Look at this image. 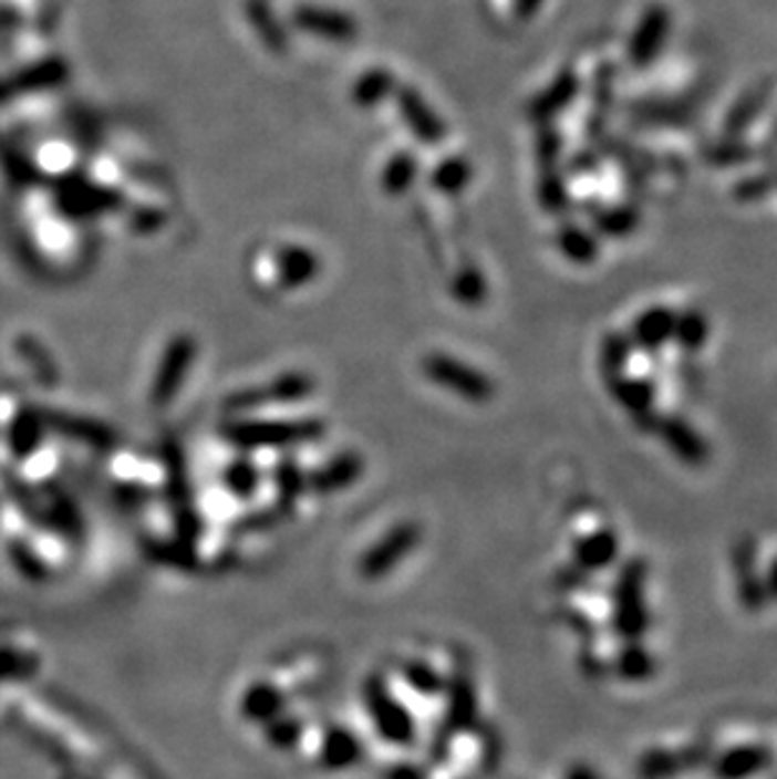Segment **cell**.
<instances>
[{"label":"cell","mask_w":777,"mask_h":779,"mask_svg":"<svg viewBox=\"0 0 777 779\" xmlns=\"http://www.w3.org/2000/svg\"><path fill=\"white\" fill-rule=\"evenodd\" d=\"M646 565L641 558L629 560L613 588V631L623 641H639L649 629V611L644 603Z\"/></svg>","instance_id":"cell-1"},{"label":"cell","mask_w":777,"mask_h":779,"mask_svg":"<svg viewBox=\"0 0 777 779\" xmlns=\"http://www.w3.org/2000/svg\"><path fill=\"white\" fill-rule=\"evenodd\" d=\"M669 29H672V13L664 6H649L641 21L636 23L629 41V61L634 69H646L662 53Z\"/></svg>","instance_id":"cell-2"},{"label":"cell","mask_w":777,"mask_h":779,"mask_svg":"<svg viewBox=\"0 0 777 779\" xmlns=\"http://www.w3.org/2000/svg\"><path fill=\"white\" fill-rule=\"evenodd\" d=\"M611 396L617 398V404L623 412H629L634 416V422L641 429H654L656 427V416H654V396L656 388L646 378H634V376H613L607 378Z\"/></svg>","instance_id":"cell-3"},{"label":"cell","mask_w":777,"mask_h":779,"mask_svg":"<svg viewBox=\"0 0 777 779\" xmlns=\"http://www.w3.org/2000/svg\"><path fill=\"white\" fill-rule=\"evenodd\" d=\"M704 762H709V747L697 745L686 749H652L646 755H641L636 772L641 779H666L686 769H694Z\"/></svg>","instance_id":"cell-4"},{"label":"cell","mask_w":777,"mask_h":779,"mask_svg":"<svg viewBox=\"0 0 777 779\" xmlns=\"http://www.w3.org/2000/svg\"><path fill=\"white\" fill-rule=\"evenodd\" d=\"M654 432H659L662 442L674 451L676 459L684 461V465L702 467L704 461L709 459L707 442H704L690 424L680 419V416H662V419H656Z\"/></svg>","instance_id":"cell-5"},{"label":"cell","mask_w":777,"mask_h":779,"mask_svg":"<svg viewBox=\"0 0 777 779\" xmlns=\"http://www.w3.org/2000/svg\"><path fill=\"white\" fill-rule=\"evenodd\" d=\"M773 94H775L773 79H763V81H757L753 89H747V92L739 96L735 104H732V108L725 116V124H722L725 137H743L749 126L760 120L765 108L770 106Z\"/></svg>","instance_id":"cell-6"},{"label":"cell","mask_w":777,"mask_h":779,"mask_svg":"<svg viewBox=\"0 0 777 779\" xmlns=\"http://www.w3.org/2000/svg\"><path fill=\"white\" fill-rule=\"evenodd\" d=\"M674 321L676 311L666 305L646 308L644 313H639V319L631 325V343L641 351H659L664 343L674 336Z\"/></svg>","instance_id":"cell-7"},{"label":"cell","mask_w":777,"mask_h":779,"mask_svg":"<svg viewBox=\"0 0 777 779\" xmlns=\"http://www.w3.org/2000/svg\"><path fill=\"white\" fill-rule=\"evenodd\" d=\"M770 751L760 745L735 747L712 759V775L717 779H747L770 767Z\"/></svg>","instance_id":"cell-8"},{"label":"cell","mask_w":777,"mask_h":779,"mask_svg":"<svg viewBox=\"0 0 777 779\" xmlns=\"http://www.w3.org/2000/svg\"><path fill=\"white\" fill-rule=\"evenodd\" d=\"M578 89H581V84H578V76L573 71H560L553 84L532 98V104L528 106V114L538 122L553 120V116H558L563 108H568L576 102Z\"/></svg>","instance_id":"cell-9"},{"label":"cell","mask_w":777,"mask_h":779,"mask_svg":"<svg viewBox=\"0 0 777 779\" xmlns=\"http://www.w3.org/2000/svg\"><path fill=\"white\" fill-rule=\"evenodd\" d=\"M735 578H737V593L739 601L747 611H760L767 603V591L765 583L760 581L755 568V552L749 542H743L735 550Z\"/></svg>","instance_id":"cell-10"},{"label":"cell","mask_w":777,"mask_h":779,"mask_svg":"<svg viewBox=\"0 0 777 779\" xmlns=\"http://www.w3.org/2000/svg\"><path fill=\"white\" fill-rule=\"evenodd\" d=\"M556 245L558 250L563 252L566 260L576 262V266H591L599 258V235L593 230H586L576 222L560 225V230L556 232Z\"/></svg>","instance_id":"cell-11"},{"label":"cell","mask_w":777,"mask_h":779,"mask_svg":"<svg viewBox=\"0 0 777 779\" xmlns=\"http://www.w3.org/2000/svg\"><path fill=\"white\" fill-rule=\"evenodd\" d=\"M593 232L609 240H623L631 232L639 230L641 212L634 205H617V207H599L593 212Z\"/></svg>","instance_id":"cell-12"},{"label":"cell","mask_w":777,"mask_h":779,"mask_svg":"<svg viewBox=\"0 0 777 779\" xmlns=\"http://www.w3.org/2000/svg\"><path fill=\"white\" fill-rule=\"evenodd\" d=\"M619 555V538L613 530H599L578 540L576 560L586 570L609 568Z\"/></svg>","instance_id":"cell-13"},{"label":"cell","mask_w":777,"mask_h":779,"mask_svg":"<svg viewBox=\"0 0 777 779\" xmlns=\"http://www.w3.org/2000/svg\"><path fill=\"white\" fill-rule=\"evenodd\" d=\"M429 368L435 371V376H445L442 382H447L452 388H457V392L469 394L475 398H485L490 394V384H487V378L477 374V371L459 366L455 361H432Z\"/></svg>","instance_id":"cell-14"},{"label":"cell","mask_w":777,"mask_h":779,"mask_svg":"<svg viewBox=\"0 0 777 779\" xmlns=\"http://www.w3.org/2000/svg\"><path fill=\"white\" fill-rule=\"evenodd\" d=\"M400 104H402V112H404V120L406 124L412 126V132L417 134V137L422 142H427V144H437L442 139V126L439 122L432 116V112L427 106L422 104V98L414 94V92H404L402 98H400Z\"/></svg>","instance_id":"cell-15"},{"label":"cell","mask_w":777,"mask_h":779,"mask_svg":"<svg viewBox=\"0 0 777 779\" xmlns=\"http://www.w3.org/2000/svg\"><path fill=\"white\" fill-rule=\"evenodd\" d=\"M709 339V321L700 308H686V311L676 313L674 321V336L672 341L680 343L684 351H700Z\"/></svg>","instance_id":"cell-16"},{"label":"cell","mask_w":777,"mask_h":779,"mask_svg":"<svg viewBox=\"0 0 777 779\" xmlns=\"http://www.w3.org/2000/svg\"><path fill=\"white\" fill-rule=\"evenodd\" d=\"M613 666H617V674L626 678V682H646L656 672L654 656L644 646H639L636 641H629V646L621 648Z\"/></svg>","instance_id":"cell-17"},{"label":"cell","mask_w":777,"mask_h":779,"mask_svg":"<svg viewBox=\"0 0 777 779\" xmlns=\"http://www.w3.org/2000/svg\"><path fill=\"white\" fill-rule=\"evenodd\" d=\"M631 349H634V343H631L626 333H617V331L607 333L601 341V353H599L603 376L613 378V376L626 374Z\"/></svg>","instance_id":"cell-18"},{"label":"cell","mask_w":777,"mask_h":779,"mask_svg":"<svg viewBox=\"0 0 777 779\" xmlns=\"http://www.w3.org/2000/svg\"><path fill=\"white\" fill-rule=\"evenodd\" d=\"M755 159V149L743 137H725L707 149V162L715 167H737Z\"/></svg>","instance_id":"cell-19"},{"label":"cell","mask_w":777,"mask_h":779,"mask_svg":"<svg viewBox=\"0 0 777 779\" xmlns=\"http://www.w3.org/2000/svg\"><path fill=\"white\" fill-rule=\"evenodd\" d=\"M540 202H543V207L550 212L566 210L568 202H571L568 187H566L563 179L556 175V172H550V175L543 177V183H540Z\"/></svg>","instance_id":"cell-20"},{"label":"cell","mask_w":777,"mask_h":779,"mask_svg":"<svg viewBox=\"0 0 777 779\" xmlns=\"http://www.w3.org/2000/svg\"><path fill=\"white\" fill-rule=\"evenodd\" d=\"M773 187H777V177L763 172V175L739 179L735 185V197L739 202H757V199H763Z\"/></svg>","instance_id":"cell-21"},{"label":"cell","mask_w":777,"mask_h":779,"mask_svg":"<svg viewBox=\"0 0 777 779\" xmlns=\"http://www.w3.org/2000/svg\"><path fill=\"white\" fill-rule=\"evenodd\" d=\"M467 179H469V165H465V162H459V159H452V162H447V165H442L437 169L435 183H437V187L447 189V193H455V189L463 187Z\"/></svg>","instance_id":"cell-22"},{"label":"cell","mask_w":777,"mask_h":779,"mask_svg":"<svg viewBox=\"0 0 777 779\" xmlns=\"http://www.w3.org/2000/svg\"><path fill=\"white\" fill-rule=\"evenodd\" d=\"M298 21H301L303 25H309L311 31H323V29H327L333 35L351 33V23L346 21V18H339V15L327 18V15L313 13V11H301V15H298Z\"/></svg>","instance_id":"cell-23"},{"label":"cell","mask_w":777,"mask_h":779,"mask_svg":"<svg viewBox=\"0 0 777 779\" xmlns=\"http://www.w3.org/2000/svg\"><path fill=\"white\" fill-rule=\"evenodd\" d=\"M560 134L556 129H546L543 134H540V139H538V154H540V162L548 167H553V162L556 157L560 154Z\"/></svg>","instance_id":"cell-24"},{"label":"cell","mask_w":777,"mask_h":779,"mask_svg":"<svg viewBox=\"0 0 777 779\" xmlns=\"http://www.w3.org/2000/svg\"><path fill=\"white\" fill-rule=\"evenodd\" d=\"M392 175H394V179H396V185L392 187V193H400L402 187H406V185L412 183V175H414V162H412V157H404V154H400V159H396L394 165L386 169V177H392Z\"/></svg>","instance_id":"cell-25"},{"label":"cell","mask_w":777,"mask_h":779,"mask_svg":"<svg viewBox=\"0 0 777 779\" xmlns=\"http://www.w3.org/2000/svg\"><path fill=\"white\" fill-rule=\"evenodd\" d=\"M765 591H767V598H773V601H777V558L773 560V565L770 570H767V578H765Z\"/></svg>","instance_id":"cell-26"},{"label":"cell","mask_w":777,"mask_h":779,"mask_svg":"<svg viewBox=\"0 0 777 779\" xmlns=\"http://www.w3.org/2000/svg\"><path fill=\"white\" fill-rule=\"evenodd\" d=\"M540 3H543V0H515V11H518L520 18H530L538 11Z\"/></svg>","instance_id":"cell-27"},{"label":"cell","mask_w":777,"mask_h":779,"mask_svg":"<svg viewBox=\"0 0 777 779\" xmlns=\"http://www.w3.org/2000/svg\"><path fill=\"white\" fill-rule=\"evenodd\" d=\"M568 779H595V775L591 772L589 767H573L571 775H568Z\"/></svg>","instance_id":"cell-28"},{"label":"cell","mask_w":777,"mask_h":779,"mask_svg":"<svg viewBox=\"0 0 777 779\" xmlns=\"http://www.w3.org/2000/svg\"><path fill=\"white\" fill-rule=\"evenodd\" d=\"M770 142H773V147L777 149V116H775V122H773V134H770Z\"/></svg>","instance_id":"cell-29"}]
</instances>
